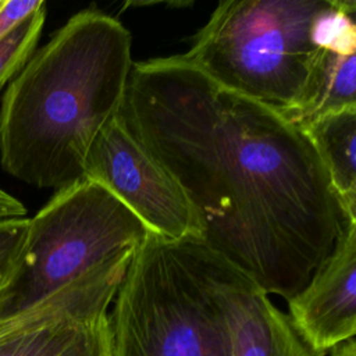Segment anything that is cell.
Instances as JSON below:
<instances>
[{
  "mask_svg": "<svg viewBox=\"0 0 356 356\" xmlns=\"http://www.w3.org/2000/svg\"><path fill=\"white\" fill-rule=\"evenodd\" d=\"M46 18V1L0 39V89L33 54Z\"/></svg>",
  "mask_w": 356,
  "mask_h": 356,
  "instance_id": "obj_12",
  "label": "cell"
},
{
  "mask_svg": "<svg viewBox=\"0 0 356 356\" xmlns=\"http://www.w3.org/2000/svg\"><path fill=\"white\" fill-rule=\"evenodd\" d=\"M289 320L299 337L327 355L356 334V224L349 225L334 252L307 285L288 300Z\"/></svg>",
  "mask_w": 356,
  "mask_h": 356,
  "instance_id": "obj_8",
  "label": "cell"
},
{
  "mask_svg": "<svg viewBox=\"0 0 356 356\" xmlns=\"http://www.w3.org/2000/svg\"><path fill=\"white\" fill-rule=\"evenodd\" d=\"M300 129L312 142L346 214L356 221V108L323 115Z\"/></svg>",
  "mask_w": 356,
  "mask_h": 356,
  "instance_id": "obj_11",
  "label": "cell"
},
{
  "mask_svg": "<svg viewBox=\"0 0 356 356\" xmlns=\"http://www.w3.org/2000/svg\"><path fill=\"white\" fill-rule=\"evenodd\" d=\"M85 179L110 192L153 235L170 241L202 239L200 221L181 186L128 131L121 113L92 143Z\"/></svg>",
  "mask_w": 356,
  "mask_h": 356,
  "instance_id": "obj_6",
  "label": "cell"
},
{
  "mask_svg": "<svg viewBox=\"0 0 356 356\" xmlns=\"http://www.w3.org/2000/svg\"><path fill=\"white\" fill-rule=\"evenodd\" d=\"M231 321L234 356H325L299 337L288 314L242 271L232 288Z\"/></svg>",
  "mask_w": 356,
  "mask_h": 356,
  "instance_id": "obj_9",
  "label": "cell"
},
{
  "mask_svg": "<svg viewBox=\"0 0 356 356\" xmlns=\"http://www.w3.org/2000/svg\"><path fill=\"white\" fill-rule=\"evenodd\" d=\"M345 108H356V46L321 47L296 104L278 113L302 128Z\"/></svg>",
  "mask_w": 356,
  "mask_h": 356,
  "instance_id": "obj_10",
  "label": "cell"
},
{
  "mask_svg": "<svg viewBox=\"0 0 356 356\" xmlns=\"http://www.w3.org/2000/svg\"><path fill=\"white\" fill-rule=\"evenodd\" d=\"M134 253L107 259L25 314L0 324V356H60L108 314Z\"/></svg>",
  "mask_w": 356,
  "mask_h": 356,
  "instance_id": "obj_7",
  "label": "cell"
},
{
  "mask_svg": "<svg viewBox=\"0 0 356 356\" xmlns=\"http://www.w3.org/2000/svg\"><path fill=\"white\" fill-rule=\"evenodd\" d=\"M60 356H111L108 314L89 325Z\"/></svg>",
  "mask_w": 356,
  "mask_h": 356,
  "instance_id": "obj_14",
  "label": "cell"
},
{
  "mask_svg": "<svg viewBox=\"0 0 356 356\" xmlns=\"http://www.w3.org/2000/svg\"><path fill=\"white\" fill-rule=\"evenodd\" d=\"M239 271L197 239L150 234L113 300L111 356H234L231 295Z\"/></svg>",
  "mask_w": 356,
  "mask_h": 356,
  "instance_id": "obj_3",
  "label": "cell"
},
{
  "mask_svg": "<svg viewBox=\"0 0 356 356\" xmlns=\"http://www.w3.org/2000/svg\"><path fill=\"white\" fill-rule=\"evenodd\" d=\"M26 218L25 206L14 196L0 188V222Z\"/></svg>",
  "mask_w": 356,
  "mask_h": 356,
  "instance_id": "obj_15",
  "label": "cell"
},
{
  "mask_svg": "<svg viewBox=\"0 0 356 356\" xmlns=\"http://www.w3.org/2000/svg\"><path fill=\"white\" fill-rule=\"evenodd\" d=\"M152 232L118 199L83 179L56 191L29 218L14 275L0 293V324L36 307Z\"/></svg>",
  "mask_w": 356,
  "mask_h": 356,
  "instance_id": "obj_5",
  "label": "cell"
},
{
  "mask_svg": "<svg viewBox=\"0 0 356 356\" xmlns=\"http://www.w3.org/2000/svg\"><path fill=\"white\" fill-rule=\"evenodd\" d=\"M132 38L96 8L72 15L31 56L0 106V163L17 179L63 189L85 179L88 152L121 113Z\"/></svg>",
  "mask_w": 356,
  "mask_h": 356,
  "instance_id": "obj_2",
  "label": "cell"
},
{
  "mask_svg": "<svg viewBox=\"0 0 356 356\" xmlns=\"http://www.w3.org/2000/svg\"><path fill=\"white\" fill-rule=\"evenodd\" d=\"M121 117L195 209L202 239L289 300L350 220L305 132L182 54L132 64Z\"/></svg>",
  "mask_w": 356,
  "mask_h": 356,
  "instance_id": "obj_1",
  "label": "cell"
},
{
  "mask_svg": "<svg viewBox=\"0 0 356 356\" xmlns=\"http://www.w3.org/2000/svg\"><path fill=\"white\" fill-rule=\"evenodd\" d=\"M29 218L0 222V293L11 281L22 252Z\"/></svg>",
  "mask_w": 356,
  "mask_h": 356,
  "instance_id": "obj_13",
  "label": "cell"
},
{
  "mask_svg": "<svg viewBox=\"0 0 356 356\" xmlns=\"http://www.w3.org/2000/svg\"><path fill=\"white\" fill-rule=\"evenodd\" d=\"M328 0L220 1L182 56L218 85L277 111L300 97Z\"/></svg>",
  "mask_w": 356,
  "mask_h": 356,
  "instance_id": "obj_4",
  "label": "cell"
},
{
  "mask_svg": "<svg viewBox=\"0 0 356 356\" xmlns=\"http://www.w3.org/2000/svg\"><path fill=\"white\" fill-rule=\"evenodd\" d=\"M331 356H356V341L355 338H350L348 341H343L334 346L330 350Z\"/></svg>",
  "mask_w": 356,
  "mask_h": 356,
  "instance_id": "obj_16",
  "label": "cell"
}]
</instances>
